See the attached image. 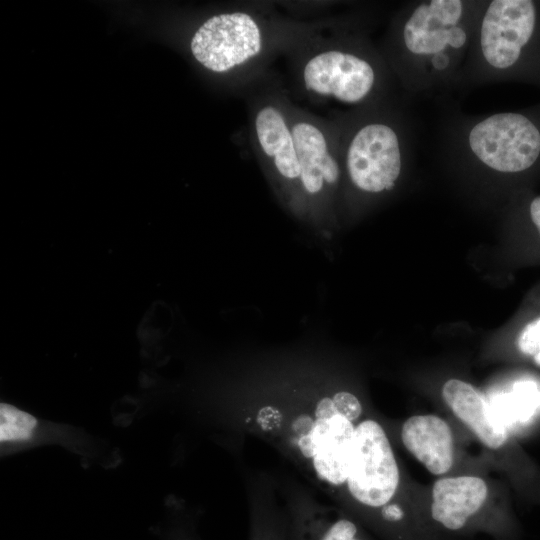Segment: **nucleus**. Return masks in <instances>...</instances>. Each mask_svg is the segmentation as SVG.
Returning <instances> with one entry per match:
<instances>
[{
    "mask_svg": "<svg viewBox=\"0 0 540 540\" xmlns=\"http://www.w3.org/2000/svg\"><path fill=\"white\" fill-rule=\"evenodd\" d=\"M288 120L300 165L303 220L318 227L335 222L341 205L339 133L320 117L288 101Z\"/></svg>",
    "mask_w": 540,
    "mask_h": 540,
    "instance_id": "8",
    "label": "nucleus"
},
{
    "mask_svg": "<svg viewBox=\"0 0 540 540\" xmlns=\"http://www.w3.org/2000/svg\"><path fill=\"white\" fill-rule=\"evenodd\" d=\"M438 132L437 157L445 165L496 178L514 198L540 177V103L484 115L452 108Z\"/></svg>",
    "mask_w": 540,
    "mask_h": 540,
    "instance_id": "3",
    "label": "nucleus"
},
{
    "mask_svg": "<svg viewBox=\"0 0 540 540\" xmlns=\"http://www.w3.org/2000/svg\"><path fill=\"white\" fill-rule=\"evenodd\" d=\"M346 482L353 498L371 508L389 504L397 490V462L384 429L374 420H365L355 429Z\"/></svg>",
    "mask_w": 540,
    "mask_h": 540,
    "instance_id": "9",
    "label": "nucleus"
},
{
    "mask_svg": "<svg viewBox=\"0 0 540 540\" xmlns=\"http://www.w3.org/2000/svg\"><path fill=\"white\" fill-rule=\"evenodd\" d=\"M337 414L332 398L325 397L321 399L315 409L317 419H328Z\"/></svg>",
    "mask_w": 540,
    "mask_h": 540,
    "instance_id": "19",
    "label": "nucleus"
},
{
    "mask_svg": "<svg viewBox=\"0 0 540 540\" xmlns=\"http://www.w3.org/2000/svg\"><path fill=\"white\" fill-rule=\"evenodd\" d=\"M333 403L337 414L345 417L349 421L356 420L362 413V406L355 395L347 391L337 392L333 398Z\"/></svg>",
    "mask_w": 540,
    "mask_h": 540,
    "instance_id": "17",
    "label": "nucleus"
},
{
    "mask_svg": "<svg viewBox=\"0 0 540 540\" xmlns=\"http://www.w3.org/2000/svg\"><path fill=\"white\" fill-rule=\"evenodd\" d=\"M330 117L339 133L341 202L392 192L415 157L414 125L400 98Z\"/></svg>",
    "mask_w": 540,
    "mask_h": 540,
    "instance_id": "5",
    "label": "nucleus"
},
{
    "mask_svg": "<svg viewBox=\"0 0 540 540\" xmlns=\"http://www.w3.org/2000/svg\"><path fill=\"white\" fill-rule=\"evenodd\" d=\"M519 327L516 335L518 352L540 367V305Z\"/></svg>",
    "mask_w": 540,
    "mask_h": 540,
    "instance_id": "15",
    "label": "nucleus"
},
{
    "mask_svg": "<svg viewBox=\"0 0 540 540\" xmlns=\"http://www.w3.org/2000/svg\"><path fill=\"white\" fill-rule=\"evenodd\" d=\"M355 429L351 421L336 414L328 419H316L309 432L300 438V450L304 456L313 459L320 478L334 485L347 481Z\"/></svg>",
    "mask_w": 540,
    "mask_h": 540,
    "instance_id": "10",
    "label": "nucleus"
},
{
    "mask_svg": "<svg viewBox=\"0 0 540 540\" xmlns=\"http://www.w3.org/2000/svg\"><path fill=\"white\" fill-rule=\"evenodd\" d=\"M502 82L540 87V0H485L461 90Z\"/></svg>",
    "mask_w": 540,
    "mask_h": 540,
    "instance_id": "6",
    "label": "nucleus"
},
{
    "mask_svg": "<svg viewBox=\"0 0 540 540\" xmlns=\"http://www.w3.org/2000/svg\"><path fill=\"white\" fill-rule=\"evenodd\" d=\"M485 0H420L394 13L378 45L405 95L461 90L463 68Z\"/></svg>",
    "mask_w": 540,
    "mask_h": 540,
    "instance_id": "1",
    "label": "nucleus"
},
{
    "mask_svg": "<svg viewBox=\"0 0 540 540\" xmlns=\"http://www.w3.org/2000/svg\"><path fill=\"white\" fill-rule=\"evenodd\" d=\"M244 95L255 157L280 203L303 220L300 165L288 120V88L270 72Z\"/></svg>",
    "mask_w": 540,
    "mask_h": 540,
    "instance_id": "7",
    "label": "nucleus"
},
{
    "mask_svg": "<svg viewBox=\"0 0 540 540\" xmlns=\"http://www.w3.org/2000/svg\"><path fill=\"white\" fill-rule=\"evenodd\" d=\"M368 28L366 12H348L301 40L286 55L289 94L316 105L334 103L345 111L400 98L396 81Z\"/></svg>",
    "mask_w": 540,
    "mask_h": 540,
    "instance_id": "2",
    "label": "nucleus"
},
{
    "mask_svg": "<svg viewBox=\"0 0 540 540\" xmlns=\"http://www.w3.org/2000/svg\"><path fill=\"white\" fill-rule=\"evenodd\" d=\"M334 18L303 20L284 16L272 4L244 3L206 19L194 32L190 51L202 67L233 76L245 91L271 72L275 58L286 56Z\"/></svg>",
    "mask_w": 540,
    "mask_h": 540,
    "instance_id": "4",
    "label": "nucleus"
},
{
    "mask_svg": "<svg viewBox=\"0 0 540 540\" xmlns=\"http://www.w3.org/2000/svg\"><path fill=\"white\" fill-rule=\"evenodd\" d=\"M442 397L453 413L487 447L497 449L505 444L507 431L504 423L472 385L450 379L442 387Z\"/></svg>",
    "mask_w": 540,
    "mask_h": 540,
    "instance_id": "13",
    "label": "nucleus"
},
{
    "mask_svg": "<svg viewBox=\"0 0 540 540\" xmlns=\"http://www.w3.org/2000/svg\"><path fill=\"white\" fill-rule=\"evenodd\" d=\"M319 533H314L315 540H363L358 526L347 518H340L328 525H323Z\"/></svg>",
    "mask_w": 540,
    "mask_h": 540,
    "instance_id": "16",
    "label": "nucleus"
},
{
    "mask_svg": "<svg viewBox=\"0 0 540 540\" xmlns=\"http://www.w3.org/2000/svg\"><path fill=\"white\" fill-rule=\"evenodd\" d=\"M381 517L388 523H399L404 519L405 512L397 504H387L381 509Z\"/></svg>",
    "mask_w": 540,
    "mask_h": 540,
    "instance_id": "18",
    "label": "nucleus"
},
{
    "mask_svg": "<svg viewBox=\"0 0 540 540\" xmlns=\"http://www.w3.org/2000/svg\"><path fill=\"white\" fill-rule=\"evenodd\" d=\"M406 449L434 475L448 472L454 460L453 435L449 424L435 415L408 418L401 430Z\"/></svg>",
    "mask_w": 540,
    "mask_h": 540,
    "instance_id": "12",
    "label": "nucleus"
},
{
    "mask_svg": "<svg viewBox=\"0 0 540 540\" xmlns=\"http://www.w3.org/2000/svg\"><path fill=\"white\" fill-rule=\"evenodd\" d=\"M37 420L29 413L2 403L0 405V440L18 441L30 437Z\"/></svg>",
    "mask_w": 540,
    "mask_h": 540,
    "instance_id": "14",
    "label": "nucleus"
},
{
    "mask_svg": "<svg viewBox=\"0 0 540 540\" xmlns=\"http://www.w3.org/2000/svg\"><path fill=\"white\" fill-rule=\"evenodd\" d=\"M487 495L488 487L479 477L439 479L432 488L431 518L448 531H460L478 514Z\"/></svg>",
    "mask_w": 540,
    "mask_h": 540,
    "instance_id": "11",
    "label": "nucleus"
}]
</instances>
